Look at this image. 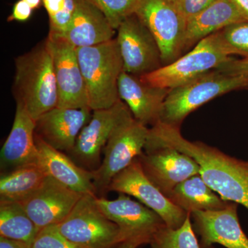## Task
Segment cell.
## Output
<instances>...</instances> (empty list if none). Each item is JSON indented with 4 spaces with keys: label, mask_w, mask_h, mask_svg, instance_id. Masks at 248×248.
<instances>
[{
    "label": "cell",
    "mask_w": 248,
    "mask_h": 248,
    "mask_svg": "<svg viewBox=\"0 0 248 248\" xmlns=\"http://www.w3.org/2000/svg\"><path fill=\"white\" fill-rule=\"evenodd\" d=\"M170 1H172V2L174 3V4H175L177 5L178 7H179V2H180V0H170Z\"/></svg>",
    "instance_id": "38"
},
{
    "label": "cell",
    "mask_w": 248,
    "mask_h": 248,
    "mask_svg": "<svg viewBox=\"0 0 248 248\" xmlns=\"http://www.w3.org/2000/svg\"><path fill=\"white\" fill-rule=\"evenodd\" d=\"M234 55L238 54L218 31L201 40L175 61L140 78L151 86L171 90L217 70Z\"/></svg>",
    "instance_id": "4"
},
{
    "label": "cell",
    "mask_w": 248,
    "mask_h": 248,
    "mask_svg": "<svg viewBox=\"0 0 248 248\" xmlns=\"http://www.w3.org/2000/svg\"><path fill=\"white\" fill-rule=\"evenodd\" d=\"M96 201L103 213L128 237H151L155 232L165 226L157 214L140 202L132 200L130 196L120 194L114 200L97 197Z\"/></svg>",
    "instance_id": "17"
},
{
    "label": "cell",
    "mask_w": 248,
    "mask_h": 248,
    "mask_svg": "<svg viewBox=\"0 0 248 248\" xmlns=\"http://www.w3.org/2000/svg\"><path fill=\"white\" fill-rule=\"evenodd\" d=\"M217 0H180L179 9L186 19L189 20L213 4Z\"/></svg>",
    "instance_id": "31"
},
{
    "label": "cell",
    "mask_w": 248,
    "mask_h": 248,
    "mask_svg": "<svg viewBox=\"0 0 248 248\" xmlns=\"http://www.w3.org/2000/svg\"><path fill=\"white\" fill-rule=\"evenodd\" d=\"M167 197L174 205L190 214L195 211L221 210L230 203L223 200L204 182L200 174L176 186Z\"/></svg>",
    "instance_id": "23"
},
{
    "label": "cell",
    "mask_w": 248,
    "mask_h": 248,
    "mask_svg": "<svg viewBox=\"0 0 248 248\" xmlns=\"http://www.w3.org/2000/svg\"><path fill=\"white\" fill-rule=\"evenodd\" d=\"M217 70L231 76L248 78V57H244L239 60L231 58Z\"/></svg>",
    "instance_id": "32"
},
{
    "label": "cell",
    "mask_w": 248,
    "mask_h": 248,
    "mask_svg": "<svg viewBox=\"0 0 248 248\" xmlns=\"http://www.w3.org/2000/svg\"><path fill=\"white\" fill-rule=\"evenodd\" d=\"M164 147L189 155L200 166L204 182L223 200L248 210V160L232 157L202 142L189 141L180 128L158 122L149 128L144 152Z\"/></svg>",
    "instance_id": "1"
},
{
    "label": "cell",
    "mask_w": 248,
    "mask_h": 248,
    "mask_svg": "<svg viewBox=\"0 0 248 248\" xmlns=\"http://www.w3.org/2000/svg\"><path fill=\"white\" fill-rule=\"evenodd\" d=\"M117 31L124 71L141 77L163 66L157 42L136 14L125 19Z\"/></svg>",
    "instance_id": "12"
},
{
    "label": "cell",
    "mask_w": 248,
    "mask_h": 248,
    "mask_svg": "<svg viewBox=\"0 0 248 248\" xmlns=\"http://www.w3.org/2000/svg\"><path fill=\"white\" fill-rule=\"evenodd\" d=\"M24 1L27 2L33 11L34 10L38 9L43 4L42 0H24Z\"/></svg>",
    "instance_id": "37"
},
{
    "label": "cell",
    "mask_w": 248,
    "mask_h": 248,
    "mask_svg": "<svg viewBox=\"0 0 248 248\" xmlns=\"http://www.w3.org/2000/svg\"><path fill=\"white\" fill-rule=\"evenodd\" d=\"M237 208V203L230 202L221 210L190 214L194 229L200 236L201 248L219 244L226 248H248V237L240 225Z\"/></svg>",
    "instance_id": "15"
},
{
    "label": "cell",
    "mask_w": 248,
    "mask_h": 248,
    "mask_svg": "<svg viewBox=\"0 0 248 248\" xmlns=\"http://www.w3.org/2000/svg\"><path fill=\"white\" fill-rule=\"evenodd\" d=\"M45 41L53 58L58 91V107L89 108L77 47L62 36L52 32H49Z\"/></svg>",
    "instance_id": "11"
},
{
    "label": "cell",
    "mask_w": 248,
    "mask_h": 248,
    "mask_svg": "<svg viewBox=\"0 0 248 248\" xmlns=\"http://www.w3.org/2000/svg\"><path fill=\"white\" fill-rule=\"evenodd\" d=\"M13 93L35 121L58 107L53 58L46 41L16 59Z\"/></svg>",
    "instance_id": "2"
},
{
    "label": "cell",
    "mask_w": 248,
    "mask_h": 248,
    "mask_svg": "<svg viewBox=\"0 0 248 248\" xmlns=\"http://www.w3.org/2000/svg\"><path fill=\"white\" fill-rule=\"evenodd\" d=\"M134 117L122 100L108 108L93 110L92 117L77 139L70 157L87 170H95L100 166L101 153L109 139L117 129Z\"/></svg>",
    "instance_id": "7"
},
{
    "label": "cell",
    "mask_w": 248,
    "mask_h": 248,
    "mask_svg": "<svg viewBox=\"0 0 248 248\" xmlns=\"http://www.w3.org/2000/svg\"><path fill=\"white\" fill-rule=\"evenodd\" d=\"M118 91L121 100L126 104L135 120L146 126L159 122L170 90L151 86L140 77L124 71L119 79Z\"/></svg>",
    "instance_id": "18"
},
{
    "label": "cell",
    "mask_w": 248,
    "mask_h": 248,
    "mask_svg": "<svg viewBox=\"0 0 248 248\" xmlns=\"http://www.w3.org/2000/svg\"><path fill=\"white\" fill-rule=\"evenodd\" d=\"M38 231L20 203L0 200V236L31 246Z\"/></svg>",
    "instance_id": "25"
},
{
    "label": "cell",
    "mask_w": 248,
    "mask_h": 248,
    "mask_svg": "<svg viewBox=\"0 0 248 248\" xmlns=\"http://www.w3.org/2000/svg\"><path fill=\"white\" fill-rule=\"evenodd\" d=\"M248 21L232 0L216 1L187 21L184 55L208 36L239 22Z\"/></svg>",
    "instance_id": "22"
},
{
    "label": "cell",
    "mask_w": 248,
    "mask_h": 248,
    "mask_svg": "<svg viewBox=\"0 0 248 248\" xmlns=\"http://www.w3.org/2000/svg\"><path fill=\"white\" fill-rule=\"evenodd\" d=\"M220 31L238 55L248 57V21L234 23Z\"/></svg>",
    "instance_id": "29"
},
{
    "label": "cell",
    "mask_w": 248,
    "mask_h": 248,
    "mask_svg": "<svg viewBox=\"0 0 248 248\" xmlns=\"http://www.w3.org/2000/svg\"><path fill=\"white\" fill-rule=\"evenodd\" d=\"M102 11L116 31L127 18L136 14L141 0H86Z\"/></svg>",
    "instance_id": "27"
},
{
    "label": "cell",
    "mask_w": 248,
    "mask_h": 248,
    "mask_svg": "<svg viewBox=\"0 0 248 248\" xmlns=\"http://www.w3.org/2000/svg\"><path fill=\"white\" fill-rule=\"evenodd\" d=\"M107 191L135 197L157 214L169 228L182 226L190 214L174 205L147 177L138 159L112 179Z\"/></svg>",
    "instance_id": "10"
},
{
    "label": "cell",
    "mask_w": 248,
    "mask_h": 248,
    "mask_svg": "<svg viewBox=\"0 0 248 248\" xmlns=\"http://www.w3.org/2000/svg\"><path fill=\"white\" fill-rule=\"evenodd\" d=\"M96 198L97 195H83L68 216L57 225L60 233L80 248H112L130 239L103 213Z\"/></svg>",
    "instance_id": "6"
},
{
    "label": "cell",
    "mask_w": 248,
    "mask_h": 248,
    "mask_svg": "<svg viewBox=\"0 0 248 248\" xmlns=\"http://www.w3.org/2000/svg\"><path fill=\"white\" fill-rule=\"evenodd\" d=\"M82 195L48 176L42 187L20 203L40 231L63 221Z\"/></svg>",
    "instance_id": "14"
},
{
    "label": "cell",
    "mask_w": 248,
    "mask_h": 248,
    "mask_svg": "<svg viewBox=\"0 0 248 248\" xmlns=\"http://www.w3.org/2000/svg\"><path fill=\"white\" fill-rule=\"evenodd\" d=\"M149 128L133 119L117 129L104 147L100 166L93 171L96 191L107 190L111 181L143 154Z\"/></svg>",
    "instance_id": "9"
},
{
    "label": "cell",
    "mask_w": 248,
    "mask_h": 248,
    "mask_svg": "<svg viewBox=\"0 0 248 248\" xmlns=\"http://www.w3.org/2000/svg\"><path fill=\"white\" fill-rule=\"evenodd\" d=\"M35 141L39 162L48 176L80 194L96 195L91 171L81 167L63 152L49 146L36 135Z\"/></svg>",
    "instance_id": "21"
},
{
    "label": "cell",
    "mask_w": 248,
    "mask_h": 248,
    "mask_svg": "<svg viewBox=\"0 0 248 248\" xmlns=\"http://www.w3.org/2000/svg\"><path fill=\"white\" fill-rule=\"evenodd\" d=\"M48 176L40 162L3 173L0 177V200L24 202L42 187Z\"/></svg>",
    "instance_id": "24"
},
{
    "label": "cell",
    "mask_w": 248,
    "mask_h": 248,
    "mask_svg": "<svg viewBox=\"0 0 248 248\" xmlns=\"http://www.w3.org/2000/svg\"><path fill=\"white\" fill-rule=\"evenodd\" d=\"M1 168L17 169L39 162L35 141V121L21 104H17L12 128L0 153Z\"/></svg>",
    "instance_id": "20"
},
{
    "label": "cell",
    "mask_w": 248,
    "mask_h": 248,
    "mask_svg": "<svg viewBox=\"0 0 248 248\" xmlns=\"http://www.w3.org/2000/svg\"><path fill=\"white\" fill-rule=\"evenodd\" d=\"M50 22V32L62 33L69 26L76 7V0H42Z\"/></svg>",
    "instance_id": "28"
},
{
    "label": "cell",
    "mask_w": 248,
    "mask_h": 248,
    "mask_svg": "<svg viewBox=\"0 0 248 248\" xmlns=\"http://www.w3.org/2000/svg\"><path fill=\"white\" fill-rule=\"evenodd\" d=\"M232 1L248 20V0H232Z\"/></svg>",
    "instance_id": "36"
},
{
    "label": "cell",
    "mask_w": 248,
    "mask_h": 248,
    "mask_svg": "<svg viewBox=\"0 0 248 248\" xmlns=\"http://www.w3.org/2000/svg\"><path fill=\"white\" fill-rule=\"evenodd\" d=\"M31 246L23 241L0 236V248H31Z\"/></svg>",
    "instance_id": "35"
},
{
    "label": "cell",
    "mask_w": 248,
    "mask_h": 248,
    "mask_svg": "<svg viewBox=\"0 0 248 248\" xmlns=\"http://www.w3.org/2000/svg\"><path fill=\"white\" fill-rule=\"evenodd\" d=\"M135 14L157 42L163 66L184 55L187 21L177 5L170 0H141Z\"/></svg>",
    "instance_id": "8"
},
{
    "label": "cell",
    "mask_w": 248,
    "mask_h": 248,
    "mask_svg": "<svg viewBox=\"0 0 248 248\" xmlns=\"http://www.w3.org/2000/svg\"><path fill=\"white\" fill-rule=\"evenodd\" d=\"M151 236H139L122 241L112 248H139L144 244H149Z\"/></svg>",
    "instance_id": "34"
},
{
    "label": "cell",
    "mask_w": 248,
    "mask_h": 248,
    "mask_svg": "<svg viewBox=\"0 0 248 248\" xmlns=\"http://www.w3.org/2000/svg\"><path fill=\"white\" fill-rule=\"evenodd\" d=\"M91 110L108 108L121 100L119 79L124 63L116 38L94 46L77 48Z\"/></svg>",
    "instance_id": "3"
},
{
    "label": "cell",
    "mask_w": 248,
    "mask_h": 248,
    "mask_svg": "<svg viewBox=\"0 0 248 248\" xmlns=\"http://www.w3.org/2000/svg\"><path fill=\"white\" fill-rule=\"evenodd\" d=\"M151 248H202L196 236L190 214L182 226L171 228L165 226L152 235Z\"/></svg>",
    "instance_id": "26"
},
{
    "label": "cell",
    "mask_w": 248,
    "mask_h": 248,
    "mask_svg": "<svg viewBox=\"0 0 248 248\" xmlns=\"http://www.w3.org/2000/svg\"><path fill=\"white\" fill-rule=\"evenodd\" d=\"M138 159L147 177L166 197L179 184L200 174L195 160L171 147L143 152Z\"/></svg>",
    "instance_id": "13"
},
{
    "label": "cell",
    "mask_w": 248,
    "mask_h": 248,
    "mask_svg": "<svg viewBox=\"0 0 248 248\" xmlns=\"http://www.w3.org/2000/svg\"><path fill=\"white\" fill-rule=\"evenodd\" d=\"M115 32L102 11L86 0H76V10L69 26L64 32L56 34L77 48H83L113 40Z\"/></svg>",
    "instance_id": "19"
},
{
    "label": "cell",
    "mask_w": 248,
    "mask_h": 248,
    "mask_svg": "<svg viewBox=\"0 0 248 248\" xmlns=\"http://www.w3.org/2000/svg\"><path fill=\"white\" fill-rule=\"evenodd\" d=\"M31 248H80L59 231L57 225L45 227L36 235Z\"/></svg>",
    "instance_id": "30"
},
{
    "label": "cell",
    "mask_w": 248,
    "mask_h": 248,
    "mask_svg": "<svg viewBox=\"0 0 248 248\" xmlns=\"http://www.w3.org/2000/svg\"><path fill=\"white\" fill-rule=\"evenodd\" d=\"M89 108H55L35 121V135L49 146L69 153L77 139L92 117Z\"/></svg>",
    "instance_id": "16"
},
{
    "label": "cell",
    "mask_w": 248,
    "mask_h": 248,
    "mask_svg": "<svg viewBox=\"0 0 248 248\" xmlns=\"http://www.w3.org/2000/svg\"><path fill=\"white\" fill-rule=\"evenodd\" d=\"M248 87V78L214 70L170 90L159 122L180 128L186 117L218 96Z\"/></svg>",
    "instance_id": "5"
},
{
    "label": "cell",
    "mask_w": 248,
    "mask_h": 248,
    "mask_svg": "<svg viewBox=\"0 0 248 248\" xmlns=\"http://www.w3.org/2000/svg\"><path fill=\"white\" fill-rule=\"evenodd\" d=\"M32 8L24 0H18L15 3L12 13L8 17V22H26L32 16Z\"/></svg>",
    "instance_id": "33"
}]
</instances>
